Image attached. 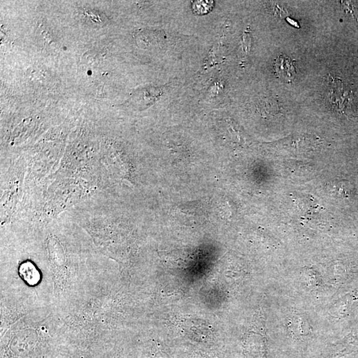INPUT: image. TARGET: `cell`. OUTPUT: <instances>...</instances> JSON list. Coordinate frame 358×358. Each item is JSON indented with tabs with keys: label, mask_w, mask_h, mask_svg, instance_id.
Returning <instances> with one entry per match:
<instances>
[{
	"label": "cell",
	"mask_w": 358,
	"mask_h": 358,
	"mask_svg": "<svg viewBox=\"0 0 358 358\" xmlns=\"http://www.w3.org/2000/svg\"><path fill=\"white\" fill-rule=\"evenodd\" d=\"M47 250L53 273L55 291L60 293L63 289L66 279V257L63 246L57 239L50 237L47 241Z\"/></svg>",
	"instance_id": "6da1fadb"
},
{
	"label": "cell",
	"mask_w": 358,
	"mask_h": 358,
	"mask_svg": "<svg viewBox=\"0 0 358 358\" xmlns=\"http://www.w3.org/2000/svg\"><path fill=\"white\" fill-rule=\"evenodd\" d=\"M193 4V8L196 13H199V14H203L204 13H208V11L204 9V6H208L213 4V2L210 1H199L195 2Z\"/></svg>",
	"instance_id": "5b68a950"
},
{
	"label": "cell",
	"mask_w": 358,
	"mask_h": 358,
	"mask_svg": "<svg viewBox=\"0 0 358 358\" xmlns=\"http://www.w3.org/2000/svg\"><path fill=\"white\" fill-rule=\"evenodd\" d=\"M333 190L339 197H348L350 195L351 190L350 184L346 183L345 181H340L333 185Z\"/></svg>",
	"instance_id": "277c9868"
},
{
	"label": "cell",
	"mask_w": 358,
	"mask_h": 358,
	"mask_svg": "<svg viewBox=\"0 0 358 358\" xmlns=\"http://www.w3.org/2000/svg\"><path fill=\"white\" fill-rule=\"evenodd\" d=\"M21 277L30 284H36L39 280V273L36 268L30 262H26L19 269Z\"/></svg>",
	"instance_id": "3957f363"
},
{
	"label": "cell",
	"mask_w": 358,
	"mask_h": 358,
	"mask_svg": "<svg viewBox=\"0 0 358 358\" xmlns=\"http://www.w3.org/2000/svg\"><path fill=\"white\" fill-rule=\"evenodd\" d=\"M274 69L279 77L285 81H291L295 78L296 69L293 61L289 57L279 56L275 60Z\"/></svg>",
	"instance_id": "7a4b0ae2"
},
{
	"label": "cell",
	"mask_w": 358,
	"mask_h": 358,
	"mask_svg": "<svg viewBox=\"0 0 358 358\" xmlns=\"http://www.w3.org/2000/svg\"><path fill=\"white\" fill-rule=\"evenodd\" d=\"M251 40L250 34L248 32H246L244 33L243 36V48L244 52L248 54L250 52Z\"/></svg>",
	"instance_id": "8992f818"
}]
</instances>
